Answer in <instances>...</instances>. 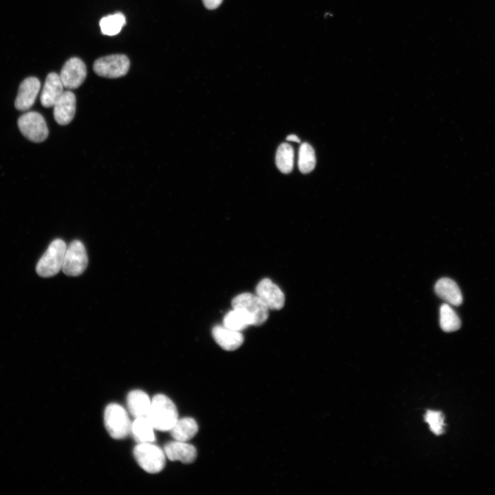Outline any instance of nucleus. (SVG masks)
<instances>
[{"label": "nucleus", "mask_w": 495, "mask_h": 495, "mask_svg": "<svg viewBox=\"0 0 495 495\" xmlns=\"http://www.w3.org/2000/svg\"><path fill=\"white\" fill-rule=\"evenodd\" d=\"M146 417L154 429L169 431L178 419V412L170 399L158 394L153 397Z\"/></svg>", "instance_id": "f257e3e1"}, {"label": "nucleus", "mask_w": 495, "mask_h": 495, "mask_svg": "<svg viewBox=\"0 0 495 495\" xmlns=\"http://www.w3.org/2000/svg\"><path fill=\"white\" fill-rule=\"evenodd\" d=\"M66 249L67 245L63 240L54 239L37 263L36 273L44 278L58 274L62 270Z\"/></svg>", "instance_id": "f03ea898"}, {"label": "nucleus", "mask_w": 495, "mask_h": 495, "mask_svg": "<svg viewBox=\"0 0 495 495\" xmlns=\"http://www.w3.org/2000/svg\"><path fill=\"white\" fill-rule=\"evenodd\" d=\"M104 421L109 435L116 439L126 437L131 432V423L126 410L115 403L109 404L104 410Z\"/></svg>", "instance_id": "7ed1b4c3"}, {"label": "nucleus", "mask_w": 495, "mask_h": 495, "mask_svg": "<svg viewBox=\"0 0 495 495\" xmlns=\"http://www.w3.org/2000/svg\"><path fill=\"white\" fill-rule=\"evenodd\" d=\"M134 457L146 472L155 474L163 470L166 463L164 450L152 443H140L133 450Z\"/></svg>", "instance_id": "20e7f679"}, {"label": "nucleus", "mask_w": 495, "mask_h": 495, "mask_svg": "<svg viewBox=\"0 0 495 495\" xmlns=\"http://www.w3.org/2000/svg\"><path fill=\"white\" fill-rule=\"evenodd\" d=\"M232 307L243 310L255 326L263 324L269 316V309L256 294L242 293L237 295L232 300Z\"/></svg>", "instance_id": "39448f33"}, {"label": "nucleus", "mask_w": 495, "mask_h": 495, "mask_svg": "<svg viewBox=\"0 0 495 495\" xmlns=\"http://www.w3.org/2000/svg\"><path fill=\"white\" fill-rule=\"evenodd\" d=\"M18 126L21 133L29 140L42 142L48 136L49 131L43 116L36 111H29L18 119Z\"/></svg>", "instance_id": "423d86ee"}, {"label": "nucleus", "mask_w": 495, "mask_h": 495, "mask_svg": "<svg viewBox=\"0 0 495 495\" xmlns=\"http://www.w3.org/2000/svg\"><path fill=\"white\" fill-rule=\"evenodd\" d=\"M88 264V256L84 244L79 240L72 241L65 251L62 267L63 273L77 276L84 272Z\"/></svg>", "instance_id": "0eeeda50"}, {"label": "nucleus", "mask_w": 495, "mask_h": 495, "mask_svg": "<svg viewBox=\"0 0 495 495\" xmlns=\"http://www.w3.org/2000/svg\"><path fill=\"white\" fill-rule=\"evenodd\" d=\"M130 61L124 54H112L97 59L93 66L95 73L102 77L116 78L126 75Z\"/></svg>", "instance_id": "6e6552de"}, {"label": "nucleus", "mask_w": 495, "mask_h": 495, "mask_svg": "<svg viewBox=\"0 0 495 495\" xmlns=\"http://www.w3.org/2000/svg\"><path fill=\"white\" fill-rule=\"evenodd\" d=\"M59 76L65 88H78L86 78V65L80 58L72 57L63 65Z\"/></svg>", "instance_id": "1a4fd4ad"}, {"label": "nucleus", "mask_w": 495, "mask_h": 495, "mask_svg": "<svg viewBox=\"0 0 495 495\" xmlns=\"http://www.w3.org/2000/svg\"><path fill=\"white\" fill-rule=\"evenodd\" d=\"M255 294L269 309L278 310L284 306L283 292L270 278H263L258 283Z\"/></svg>", "instance_id": "9d476101"}, {"label": "nucleus", "mask_w": 495, "mask_h": 495, "mask_svg": "<svg viewBox=\"0 0 495 495\" xmlns=\"http://www.w3.org/2000/svg\"><path fill=\"white\" fill-rule=\"evenodd\" d=\"M41 87V82L36 77L25 78L19 85L14 102L15 108L19 111L30 109L34 104Z\"/></svg>", "instance_id": "9b49d317"}, {"label": "nucleus", "mask_w": 495, "mask_h": 495, "mask_svg": "<svg viewBox=\"0 0 495 495\" xmlns=\"http://www.w3.org/2000/svg\"><path fill=\"white\" fill-rule=\"evenodd\" d=\"M76 96L70 91H65L54 105V117L60 125L72 122L76 113Z\"/></svg>", "instance_id": "f8f14e48"}, {"label": "nucleus", "mask_w": 495, "mask_h": 495, "mask_svg": "<svg viewBox=\"0 0 495 495\" xmlns=\"http://www.w3.org/2000/svg\"><path fill=\"white\" fill-rule=\"evenodd\" d=\"M166 456L170 461H179L184 463H192L197 458L195 447L186 441H174L164 446Z\"/></svg>", "instance_id": "ddd939ff"}, {"label": "nucleus", "mask_w": 495, "mask_h": 495, "mask_svg": "<svg viewBox=\"0 0 495 495\" xmlns=\"http://www.w3.org/2000/svg\"><path fill=\"white\" fill-rule=\"evenodd\" d=\"M63 88L60 76L55 72L50 73L46 77L41 94V104L45 107H54L63 93Z\"/></svg>", "instance_id": "4468645a"}, {"label": "nucleus", "mask_w": 495, "mask_h": 495, "mask_svg": "<svg viewBox=\"0 0 495 495\" xmlns=\"http://www.w3.org/2000/svg\"><path fill=\"white\" fill-rule=\"evenodd\" d=\"M215 342L224 350L234 351L243 342V336L241 331L228 329L223 325H217L212 330Z\"/></svg>", "instance_id": "2eb2a0df"}, {"label": "nucleus", "mask_w": 495, "mask_h": 495, "mask_svg": "<svg viewBox=\"0 0 495 495\" xmlns=\"http://www.w3.org/2000/svg\"><path fill=\"white\" fill-rule=\"evenodd\" d=\"M434 290L441 298L450 305L459 306L463 302V297L459 287L450 278H440L435 284Z\"/></svg>", "instance_id": "dca6fc26"}, {"label": "nucleus", "mask_w": 495, "mask_h": 495, "mask_svg": "<svg viewBox=\"0 0 495 495\" xmlns=\"http://www.w3.org/2000/svg\"><path fill=\"white\" fill-rule=\"evenodd\" d=\"M151 403L148 395L140 390H131L126 397L128 409L135 418L146 417Z\"/></svg>", "instance_id": "f3484780"}, {"label": "nucleus", "mask_w": 495, "mask_h": 495, "mask_svg": "<svg viewBox=\"0 0 495 495\" xmlns=\"http://www.w3.org/2000/svg\"><path fill=\"white\" fill-rule=\"evenodd\" d=\"M169 431L175 440L187 442L197 434L198 426L193 418L184 417L178 419Z\"/></svg>", "instance_id": "a211bd4d"}, {"label": "nucleus", "mask_w": 495, "mask_h": 495, "mask_svg": "<svg viewBox=\"0 0 495 495\" xmlns=\"http://www.w3.org/2000/svg\"><path fill=\"white\" fill-rule=\"evenodd\" d=\"M131 432L138 443H153L155 440L154 428L147 417L135 418L131 424Z\"/></svg>", "instance_id": "6ab92c4d"}, {"label": "nucleus", "mask_w": 495, "mask_h": 495, "mask_svg": "<svg viewBox=\"0 0 495 495\" xmlns=\"http://www.w3.org/2000/svg\"><path fill=\"white\" fill-rule=\"evenodd\" d=\"M223 325L228 329L241 331L250 325H253L252 320L243 310L232 308L224 316Z\"/></svg>", "instance_id": "aec40b11"}, {"label": "nucleus", "mask_w": 495, "mask_h": 495, "mask_svg": "<svg viewBox=\"0 0 495 495\" xmlns=\"http://www.w3.org/2000/svg\"><path fill=\"white\" fill-rule=\"evenodd\" d=\"M439 323L443 331L458 330L461 325L460 318L450 304H443L439 309Z\"/></svg>", "instance_id": "412c9836"}, {"label": "nucleus", "mask_w": 495, "mask_h": 495, "mask_svg": "<svg viewBox=\"0 0 495 495\" xmlns=\"http://www.w3.org/2000/svg\"><path fill=\"white\" fill-rule=\"evenodd\" d=\"M125 24L126 18L121 12L105 16L99 23L102 33L107 36L118 34Z\"/></svg>", "instance_id": "4be33fe9"}, {"label": "nucleus", "mask_w": 495, "mask_h": 495, "mask_svg": "<svg viewBox=\"0 0 495 495\" xmlns=\"http://www.w3.org/2000/svg\"><path fill=\"white\" fill-rule=\"evenodd\" d=\"M276 164L279 170L283 173H289L294 166V149L288 143L281 144L276 154Z\"/></svg>", "instance_id": "5701e85b"}, {"label": "nucleus", "mask_w": 495, "mask_h": 495, "mask_svg": "<svg viewBox=\"0 0 495 495\" xmlns=\"http://www.w3.org/2000/svg\"><path fill=\"white\" fill-rule=\"evenodd\" d=\"M316 163L315 152L312 146L307 143H302L298 152V168L301 173H308L314 170Z\"/></svg>", "instance_id": "b1692460"}, {"label": "nucleus", "mask_w": 495, "mask_h": 495, "mask_svg": "<svg viewBox=\"0 0 495 495\" xmlns=\"http://www.w3.org/2000/svg\"><path fill=\"white\" fill-rule=\"evenodd\" d=\"M425 421L429 425L430 430L436 435H440L444 432V417L441 412L436 410H427L425 415Z\"/></svg>", "instance_id": "393cba45"}, {"label": "nucleus", "mask_w": 495, "mask_h": 495, "mask_svg": "<svg viewBox=\"0 0 495 495\" xmlns=\"http://www.w3.org/2000/svg\"><path fill=\"white\" fill-rule=\"evenodd\" d=\"M204 6L209 10L217 8L222 3L223 0H202Z\"/></svg>", "instance_id": "a878e982"}, {"label": "nucleus", "mask_w": 495, "mask_h": 495, "mask_svg": "<svg viewBox=\"0 0 495 495\" xmlns=\"http://www.w3.org/2000/svg\"><path fill=\"white\" fill-rule=\"evenodd\" d=\"M286 140L288 141L295 142H298V143L300 142L298 137L297 135H293V134L288 135L286 138Z\"/></svg>", "instance_id": "bb28decb"}]
</instances>
